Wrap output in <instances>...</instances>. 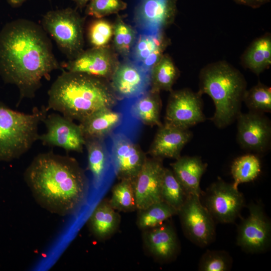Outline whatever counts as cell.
<instances>
[{
	"label": "cell",
	"mask_w": 271,
	"mask_h": 271,
	"mask_svg": "<svg viewBox=\"0 0 271 271\" xmlns=\"http://www.w3.org/2000/svg\"><path fill=\"white\" fill-rule=\"evenodd\" d=\"M59 68L42 26L19 19L0 31V76L6 83L17 87L20 100L33 98L42 79Z\"/></svg>",
	"instance_id": "1"
},
{
	"label": "cell",
	"mask_w": 271,
	"mask_h": 271,
	"mask_svg": "<svg viewBox=\"0 0 271 271\" xmlns=\"http://www.w3.org/2000/svg\"><path fill=\"white\" fill-rule=\"evenodd\" d=\"M24 178L36 202L51 213L74 215L87 202L89 182L72 157L53 152L40 154L26 168Z\"/></svg>",
	"instance_id": "2"
},
{
	"label": "cell",
	"mask_w": 271,
	"mask_h": 271,
	"mask_svg": "<svg viewBox=\"0 0 271 271\" xmlns=\"http://www.w3.org/2000/svg\"><path fill=\"white\" fill-rule=\"evenodd\" d=\"M119 100L106 79L63 71L48 91L47 108L81 122L99 110L115 107Z\"/></svg>",
	"instance_id": "3"
},
{
	"label": "cell",
	"mask_w": 271,
	"mask_h": 271,
	"mask_svg": "<svg viewBox=\"0 0 271 271\" xmlns=\"http://www.w3.org/2000/svg\"><path fill=\"white\" fill-rule=\"evenodd\" d=\"M246 82L241 73L225 61L204 66L199 74L198 94L212 99L215 112L211 120L219 128L232 123L239 114Z\"/></svg>",
	"instance_id": "4"
},
{
	"label": "cell",
	"mask_w": 271,
	"mask_h": 271,
	"mask_svg": "<svg viewBox=\"0 0 271 271\" xmlns=\"http://www.w3.org/2000/svg\"><path fill=\"white\" fill-rule=\"evenodd\" d=\"M48 110L35 107L31 113H25L0 102V161L18 159L30 149L38 140V126Z\"/></svg>",
	"instance_id": "5"
},
{
	"label": "cell",
	"mask_w": 271,
	"mask_h": 271,
	"mask_svg": "<svg viewBox=\"0 0 271 271\" xmlns=\"http://www.w3.org/2000/svg\"><path fill=\"white\" fill-rule=\"evenodd\" d=\"M41 24L70 60L83 51L84 19L76 10L68 8L49 11L43 16Z\"/></svg>",
	"instance_id": "6"
},
{
	"label": "cell",
	"mask_w": 271,
	"mask_h": 271,
	"mask_svg": "<svg viewBox=\"0 0 271 271\" xmlns=\"http://www.w3.org/2000/svg\"><path fill=\"white\" fill-rule=\"evenodd\" d=\"M109 136L107 147L114 174L119 180L133 183L147 157L128 133L119 129Z\"/></svg>",
	"instance_id": "7"
},
{
	"label": "cell",
	"mask_w": 271,
	"mask_h": 271,
	"mask_svg": "<svg viewBox=\"0 0 271 271\" xmlns=\"http://www.w3.org/2000/svg\"><path fill=\"white\" fill-rule=\"evenodd\" d=\"M200 197L189 195L177 215L186 237L197 245L205 247L213 241L215 227L213 218Z\"/></svg>",
	"instance_id": "8"
},
{
	"label": "cell",
	"mask_w": 271,
	"mask_h": 271,
	"mask_svg": "<svg viewBox=\"0 0 271 271\" xmlns=\"http://www.w3.org/2000/svg\"><path fill=\"white\" fill-rule=\"evenodd\" d=\"M204 201V205L213 219L223 223L233 222L244 205V197L238 188L221 179L207 189Z\"/></svg>",
	"instance_id": "9"
},
{
	"label": "cell",
	"mask_w": 271,
	"mask_h": 271,
	"mask_svg": "<svg viewBox=\"0 0 271 271\" xmlns=\"http://www.w3.org/2000/svg\"><path fill=\"white\" fill-rule=\"evenodd\" d=\"M248 210L249 215L238 226L237 244L249 253L264 252L270 245V221L261 205L252 203Z\"/></svg>",
	"instance_id": "10"
},
{
	"label": "cell",
	"mask_w": 271,
	"mask_h": 271,
	"mask_svg": "<svg viewBox=\"0 0 271 271\" xmlns=\"http://www.w3.org/2000/svg\"><path fill=\"white\" fill-rule=\"evenodd\" d=\"M205 120L201 96L198 92L188 88L171 91L165 123L189 129Z\"/></svg>",
	"instance_id": "11"
},
{
	"label": "cell",
	"mask_w": 271,
	"mask_h": 271,
	"mask_svg": "<svg viewBox=\"0 0 271 271\" xmlns=\"http://www.w3.org/2000/svg\"><path fill=\"white\" fill-rule=\"evenodd\" d=\"M46 132L38 140L46 146L58 147L67 151L83 152L85 139L79 124L57 113L46 115L42 121Z\"/></svg>",
	"instance_id": "12"
},
{
	"label": "cell",
	"mask_w": 271,
	"mask_h": 271,
	"mask_svg": "<svg viewBox=\"0 0 271 271\" xmlns=\"http://www.w3.org/2000/svg\"><path fill=\"white\" fill-rule=\"evenodd\" d=\"M237 121V140L241 148L257 153L269 150L271 141V124L263 113L249 111L240 112Z\"/></svg>",
	"instance_id": "13"
},
{
	"label": "cell",
	"mask_w": 271,
	"mask_h": 271,
	"mask_svg": "<svg viewBox=\"0 0 271 271\" xmlns=\"http://www.w3.org/2000/svg\"><path fill=\"white\" fill-rule=\"evenodd\" d=\"M111 79L110 85L119 99L136 98L150 89L151 73L129 59L118 64Z\"/></svg>",
	"instance_id": "14"
},
{
	"label": "cell",
	"mask_w": 271,
	"mask_h": 271,
	"mask_svg": "<svg viewBox=\"0 0 271 271\" xmlns=\"http://www.w3.org/2000/svg\"><path fill=\"white\" fill-rule=\"evenodd\" d=\"M162 160L147 158L133 182L137 210L162 201L161 186L164 167Z\"/></svg>",
	"instance_id": "15"
},
{
	"label": "cell",
	"mask_w": 271,
	"mask_h": 271,
	"mask_svg": "<svg viewBox=\"0 0 271 271\" xmlns=\"http://www.w3.org/2000/svg\"><path fill=\"white\" fill-rule=\"evenodd\" d=\"M168 220L158 226L142 231L145 251L155 260L162 263L174 260L180 250L175 229Z\"/></svg>",
	"instance_id": "16"
},
{
	"label": "cell",
	"mask_w": 271,
	"mask_h": 271,
	"mask_svg": "<svg viewBox=\"0 0 271 271\" xmlns=\"http://www.w3.org/2000/svg\"><path fill=\"white\" fill-rule=\"evenodd\" d=\"M116 58L106 47L83 51L65 63L66 71L84 73L103 79L111 78L118 65Z\"/></svg>",
	"instance_id": "17"
},
{
	"label": "cell",
	"mask_w": 271,
	"mask_h": 271,
	"mask_svg": "<svg viewBox=\"0 0 271 271\" xmlns=\"http://www.w3.org/2000/svg\"><path fill=\"white\" fill-rule=\"evenodd\" d=\"M176 12V0H140L134 17L138 32L162 31Z\"/></svg>",
	"instance_id": "18"
},
{
	"label": "cell",
	"mask_w": 271,
	"mask_h": 271,
	"mask_svg": "<svg viewBox=\"0 0 271 271\" xmlns=\"http://www.w3.org/2000/svg\"><path fill=\"white\" fill-rule=\"evenodd\" d=\"M192 137L189 129H184L165 123L159 126L149 151L153 158L177 159Z\"/></svg>",
	"instance_id": "19"
},
{
	"label": "cell",
	"mask_w": 271,
	"mask_h": 271,
	"mask_svg": "<svg viewBox=\"0 0 271 271\" xmlns=\"http://www.w3.org/2000/svg\"><path fill=\"white\" fill-rule=\"evenodd\" d=\"M167 43L162 31L138 32L128 59L151 73Z\"/></svg>",
	"instance_id": "20"
},
{
	"label": "cell",
	"mask_w": 271,
	"mask_h": 271,
	"mask_svg": "<svg viewBox=\"0 0 271 271\" xmlns=\"http://www.w3.org/2000/svg\"><path fill=\"white\" fill-rule=\"evenodd\" d=\"M113 108L99 110L80 122L79 125L85 140L104 139L123 123V112Z\"/></svg>",
	"instance_id": "21"
},
{
	"label": "cell",
	"mask_w": 271,
	"mask_h": 271,
	"mask_svg": "<svg viewBox=\"0 0 271 271\" xmlns=\"http://www.w3.org/2000/svg\"><path fill=\"white\" fill-rule=\"evenodd\" d=\"M120 216L110 205L109 200H101L95 207L87 220L91 234L99 241L112 236L118 229Z\"/></svg>",
	"instance_id": "22"
},
{
	"label": "cell",
	"mask_w": 271,
	"mask_h": 271,
	"mask_svg": "<svg viewBox=\"0 0 271 271\" xmlns=\"http://www.w3.org/2000/svg\"><path fill=\"white\" fill-rule=\"evenodd\" d=\"M174 175L189 195L201 196V179L205 173L207 164L197 156H183L171 164Z\"/></svg>",
	"instance_id": "23"
},
{
	"label": "cell",
	"mask_w": 271,
	"mask_h": 271,
	"mask_svg": "<svg viewBox=\"0 0 271 271\" xmlns=\"http://www.w3.org/2000/svg\"><path fill=\"white\" fill-rule=\"evenodd\" d=\"M159 93L150 89L136 98L127 100L129 103V113L131 116L144 124L159 127L162 125V103Z\"/></svg>",
	"instance_id": "24"
},
{
	"label": "cell",
	"mask_w": 271,
	"mask_h": 271,
	"mask_svg": "<svg viewBox=\"0 0 271 271\" xmlns=\"http://www.w3.org/2000/svg\"><path fill=\"white\" fill-rule=\"evenodd\" d=\"M104 139L85 140L87 151L88 169L91 173L93 183L98 187L112 166L109 150Z\"/></svg>",
	"instance_id": "25"
},
{
	"label": "cell",
	"mask_w": 271,
	"mask_h": 271,
	"mask_svg": "<svg viewBox=\"0 0 271 271\" xmlns=\"http://www.w3.org/2000/svg\"><path fill=\"white\" fill-rule=\"evenodd\" d=\"M242 65L259 75L271 64V37L265 34L254 41L243 54Z\"/></svg>",
	"instance_id": "26"
},
{
	"label": "cell",
	"mask_w": 271,
	"mask_h": 271,
	"mask_svg": "<svg viewBox=\"0 0 271 271\" xmlns=\"http://www.w3.org/2000/svg\"><path fill=\"white\" fill-rule=\"evenodd\" d=\"M179 76V71L172 59L163 55L151 72L150 90L172 91V87Z\"/></svg>",
	"instance_id": "27"
},
{
	"label": "cell",
	"mask_w": 271,
	"mask_h": 271,
	"mask_svg": "<svg viewBox=\"0 0 271 271\" xmlns=\"http://www.w3.org/2000/svg\"><path fill=\"white\" fill-rule=\"evenodd\" d=\"M137 211L136 224L142 231L158 226L177 215L176 210L163 201Z\"/></svg>",
	"instance_id": "28"
},
{
	"label": "cell",
	"mask_w": 271,
	"mask_h": 271,
	"mask_svg": "<svg viewBox=\"0 0 271 271\" xmlns=\"http://www.w3.org/2000/svg\"><path fill=\"white\" fill-rule=\"evenodd\" d=\"M261 172V164L257 156L248 154L237 158L231 166V173L234 180L233 186L255 180Z\"/></svg>",
	"instance_id": "29"
},
{
	"label": "cell",
	"mask_w": 271,
	"mask_h": 271,
	"mask_svg": "<svg viewBox=\"0 0 271 271\" xmlns=\"http://www.w3.org/2000/svg\"><path fill=\"white\" fill-rule=\"evenodd\" d=\"M188 195L172 170L164 168L161 186L162 200L178 213Z\"/></svg>",
	"instance_id": "30"
},
{
	"label": "cell",
	"mask_w": 271,
	"mask_h": 271,
	"mask_svg": "<svg viewBox=\"0 0 271 271\" xmlns=\"http://www.w3.org/2000/svg\"><path fill=\"white\" fill-rule=\"evenodd\" d=\"M111 206L116 211L129 212L137 210L133 183L122 180L112 188L109 200Z\"/></svg>",
	"instance_id": "31"
},
{
	"label": "cell",
	"mask_w": 271,
	"mask_h": 271,
	"mask_svg": "<svg viewBox=\"0 0 271 271\" xmlns=\"http://www.w3.org/2000/svg\"><path fill=\"white\" fill-rule=\"evenodd\" d=\"M243 102L251 111L260 113L271 111V89L258 82L249 90H246Z\"/></svg>",
	"instance_id": "32"
},
{
	"label": "cell",
	"mask_w": 271,
	"mask_h": 271,
	"mask_svg": "<svg viewBox=\"0 0 271 271\" xmlns=\"http://www.w3.org/2000/svg\"><path fill=\"white\" fill-rule=\"evenodd\" d=\"M137 34L134 30L120 18L113 26V43L115 50L121 55L129 57L134 44Z\"/></svg>",
	"instance_id": "33"
},
{
	"label": "cell",
	"mask_w": 271,
	"mask_h": 271,
	"mask_svg": "<svg viewBox=\"0 0 271 271\" xmlns=\"http://www.w3.org/2000/svg\"><path fill=\"white\" fill-rule=\"evenodd\" d=\"M232 259L223 250H207L201 256L198 265L201 271H226L231 268Z\"/></svg>",
	"instance_id": "34"
},
{
	"label": "cell",
	"mask_w": 271,
	"mask_h": 271,
	"mask_svg": "<svg viewBox=\"0 0 271 271\" xmlns=\"http://www.w3.org/2000/svg\"><path fill=\"white\" fill-rule=\"evenodd\" d=\"M127 7L122 0H90L86 5V15L100 19L109 15L116 14Z\"/></svg>",
	"instance_id": "35"
},
{
	"label": "cell",
	"mask_w": 271,
	"mask_h": 271,
	"mask_svg": "<svg viewBox=\"0 0 271 271\" xmlns=\"http://www.w3.org/2000/svg\"><path fill=\"white\" fill-rule=\"evenodd\" d=\"M113 35V26L102 19L93 21L88 30L89 42L95 48L106 47Z\"/></svg>",
	"instance_id": "36"
},
{
	"label": "cell",
	"mask_w": 271,
	"mask_h": 271,
	"mask_svg": "<svg viewBox=\"0 0 271 271\" xmlns=\"http://www.w3.org/2000/svg\"><path fill=\"white\" fill-rule=\"evenodd\" d=\"M236 4L252 9L258 8L270 2V0H233Z\"/></svg>",
	"instance_id": "37"
},
{
	"label": "cell",
	"mask_w": 271,
	"mask_h": 271,
	"mask_svg": "<svg viewBox=\"0 0 271 271\" xmlns=\"http://www.w3.org/2000/svg\"><path fill=\"white\" fill-rule=\"evenodd\" d=\"M27 0H7V2L11 7L17 8L21 6Z\"/></svg>",
	"instance_id": "38"
},
{
	"label": "cell",
	"mask_w": 271,
	"mask_h": 271,
	"mask_svg": "<svg viewBox=\"0 0 271 271\" xmlns=\"http://www.w3.org/2000/svg\"><path fill=\"white\" fill-rule=\"evenodd\" d=\"M76 5L77 8L82 9L86 6L90 0H72Z\"/></svg>",
	"instance_id": "39"
}]
</instances>
